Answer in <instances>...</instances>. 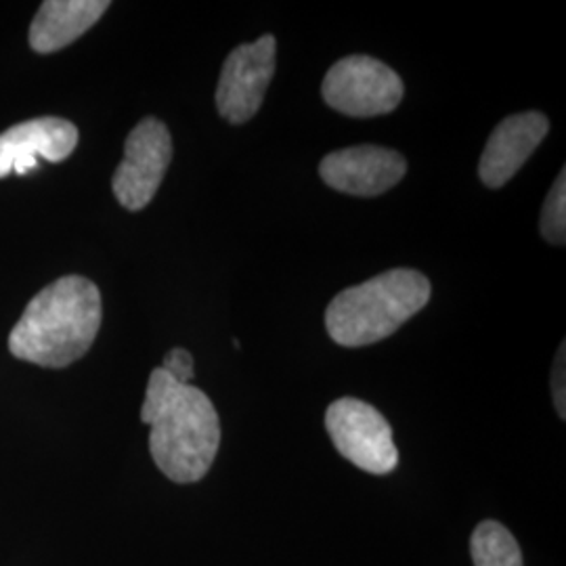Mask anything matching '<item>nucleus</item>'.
<instances>
[{
    "mask_svg": "<svg viewBox=\"0 0 566 566\" xmlns=\"http://www.w3.org/2000/svg\"><path fill=\"white\" fill-rule=\"evenodd\" d=\"M149 426V451L172 483H198L208 474L221 446V420L200 388L179 385L163 367L149 376L142 407Z\"/></svg>",
    "mask_w": 566,
    "mask_h": 566,
    "instance_id": "f257e3e1",
    "label": "nucleus"
},
{
    "mask_svg": "<svg viewBox=\"0 0 566 566\" xmlns=\"http://www.w3.org/2000/svg\"><path fill=\"white\" fill-rule=\"evenodd\" d=\"M102 292L81 275L46 285L11 329L9 350L28 364L61 369L78 361L102 327Z\"/></svg>",
    "mask_w": 566,
    "mask_h": 566,
    "instance_id": "f03ea898",
    "label": "nucleus"
},
{
    "mask_svg": "<svg viewBox=\"0 0 566 566\" xmlns=\"http://www.w3.org/2000/svg\"><path fill=\"white\" fill-rule=\"evenodd\" d=\"M430 282L420 271L392 269L340 292L325 311L329 338L346 348L380 343L420 313Z\"/></svg>",
    "mask_w": 566,
    "mask_h": 566,
    "instance_id": "7ed1b4c3",
    "label": "nucleus"
},
{
    "mask_svg": "<svg viewBox=\"0 0 566 566\" xmlns=\"http://www.w3.org/2000/svg\"><path fill=\"white\" fill-rule=\"evenodd\" d=\"M403 81L382 61L350 55L334 63L322 84L324 102L353 118L385 116L403 99Z\"/></svg>",
    "mask_w": 566,
    "mask_h": 566,
    "instance_id": "20e7f679",
    "label": "nucleus"
},
{
    "mask_svg": "<svg viewBox=\"0 0 566 566\" xmlns=\"http://www.w3.org/2000/svg\"><path fill=\"white\" fill-rule=\"evenodd\" d=\"M325 428L336 451L369 474H390L399 464L392 428L365 401L344 397L327 407Z\"/></svg>",
    "mask_w": 566,
    "mask_h": 566,
    "instance_id": "39448f33",
    "label": "nucleus"
},
{
    "mask_svg": "<svg viewBox=\"0 0 566 566\" xmlns=\"http://www.w3.org/2000/svg\"><path fill=\"white\" fill-rule=\"evenodd\" d=\"M172 160V139L158 118L139 122L124 143V160L114 172L112 187L126 210H143L154 200Z\"/></svg>",
    "mask_w": 566,
    "mask_h": 566,
    "instance_id": "423d86ee",
    "label": "nucleus"
},
{
    "mask_svg": "<svg viewBox=\"0 0 566 566\" xmlns=\"http://www.w3.org/2000/svg\"><path fill=\"white\" fill-rule=\"evenodd\" d=\"M275 36L264 34L256 42L238 46L227 57L217 86L221 118L231 124H243L256 116L275 74Z\"/></svg>",
    "mask_w": 566,
    "mask_h": 566,
    "instance_id": "0eeeda50",
    "label": "nucleus"
},
{
    "mask_svg": "<svg viewBox=\"0 0 566 566\" xmlns=\"http://www.w3.org/2000/svg\"><path fill=\"white\" fill-rule=\"evenodd\" d=\"M407 172L403 156L378 145H355L325 156L319 175L336 191L359 198L382 196Z\"/></svg>",
    "mask_w": 566,
    "mask_h": 566,
    "instance_id": "6e6552de",
    "label": "nucleus"
},
{
    "mask_svg": "<svg viewBox=\"0 0 566 566\" xmlns=\"http://www.w3.org/2000/svg\"><path fill=\"white\" fill-rule=\"evenodd\" d=\"M78 145V128L63 118H34L11 126L0 135V179L11 172L25 175L46 163H63Z\"/></svg>",
    "mask_w": 566,
    "mask_h": 566,
    "instance_id": "1a4fd4ad",
    "label": "nucleus"
},
{
    "mask_svg": "<svg viewBox=\"0 0 566 566\" xmlns=\"http://www.w3.org/2000/svg\"><path fill=\"white\" fill-rule=\"evenodd\" d=\"M549 122L539 112L514 114L491 133L479 164V177L489 189L504 187L542 145Z\"/></svg>",
    "mask_w": 566,
    "mask_h": 566,
    "instance_id": "9d476101",
    "label": "nucleus"
},
{
    "mask_svg": "<svg viewBox=\"0 0 566 566\" xmlns=\"http://www.w3.org/2000/svg\"><path fill=\"white\" fill-rule=\"evenodd\" d=\"M107 9V0H46L30 25V46L36 53H55L78 41Z\"/></svg>",
    "mask_w": 566,
    "mask_h": 566,
    "instance_id": "9b49d317",
    "label": "nucleus"
},
{
    "mask_svg": "<svg viewBox=\"0 0 566 566\" xmlns=\"http://www.w3.org/2000/svg\"><path fill=\"white\" fill-rule=\"evenodd\" d=\"M474 566H523V552L506 526L485 521L474 528L470 539Z\"/></svg>",
    "mask_w": 566,
    "mask_h": 566,
    "instance_id": "f8f14e48",
    "label": "nucleus"
},
{
    "mask_svg": "<svg viewBox=\"0 0 566 566\" xmlns=\"http://www.w3.org/2000/svg\"><path fill=\"white\" fill-rule=\"evenodd\" d=\"M539 231L547 242L554 245H565L566 242V170L563 168L558 179L552 185L547 193L542 219H539Z\"/></svg>",
    "mask_w": 566,
    "mask_h": 566,
    "instance_id": "ddd939ff",
    "label": "nucleus"
},
{
    "mask_svg": "<svg viewBox=\"0 0 566 566\" xmlns=\"http://www.w3.org/2000/svg\"><path fill=\"white\" fill-rule=\"evenodd\" d=\"M163 369L179 385H191V380H193V357L185 348H172L164 357Z\"/></svg>",
    "mask_w": 566,
    "mask_h": 566,
    "instance_id": "4468645a",
    "label": "nucleus"
},
{
    "mask_svg": "<svg viewBox=\"0 0 566 566\" xmlns=\"http://www.w3.org/2000/svg\"><path fill=\"white\" fill-rule=\"evenodd\" d=\"M565 367V344H563L558 355H556V364H554V371H552V392H554V405H556V411H558L560 420L566 418Z\"/></svg>",
    "mask_w": 566,
    "mask_h": 566,
    "instance_id": "2eb2a0df",
    "label": "nucleus"
}]
</instances>
